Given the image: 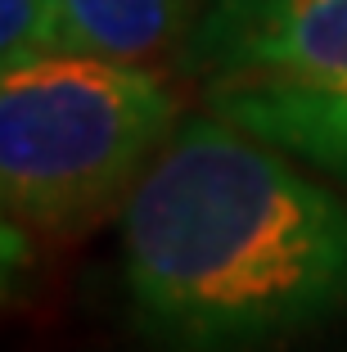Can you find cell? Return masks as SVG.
Returning a JSON list of instances; mask_svg holds the SVG:
<instances>
[{
	"mask_svg": "<svg viewBox=\"0 0 347 352\" xmlns=\"http://www.w3.org/2000/svg\"><path fill=\"white\" fill-rule=\"evenodd\" d=\"M122 276L163 348H271L347 311V204L253 131L190 118L122 204Z\"/></svg>",
	"mask_w": 347,
	"mask_h": 352,
	"instance_id": "obj_1",
	"label": "cell"
},
{
	"mask_svg": "<svg viewBox=\"0 0 347 352\" xmlns=\"http://www.w3.org/2000/svg\"><path fill=\"white\" fill-rule=\"evenodd\" d=\"M181 126L158 68L54 54L0 73V204L27 235L63 239L126 204Z\"/></svg>",
	"mask_w": 347,
	"mask_h": 352,
	"instance_id": "obj_2",
	"label": "cell"
},
{
	"mask_svg": "<svg viewBox=\"0 0 347 352\" xmlns=\"http://www.w3.org/2000/svg\"><path fill=\"white\" fill-rule=\"evenodd\" d=\"M181 63L208 113L347 181V0H203Z\"/></svg>",
	"mask_w": 347,
	"mask_h": 352,
	"instance_id": "obj_3",
	"label": "cell"
},
{
	"mask_svg": "<svg viewBox=\"0 0 347 352\" xmlns=\"http://www.w3.org/2000/svg\"><path fill=\"white\" fill-rule=\"evenodd\" d=\"M63 14L77 54L158 68L167 54L185 50L203 0H63Z\"/></svg>",
	"mask_w": 347,
	"mask_h": 352,
	"instance_id": "obj_4",
	"label": "cell"
},
{
	"mask_svg": "<svg viewBox=\"0 0 347 352\" xmlns=\"http://www.w3.org/2000/svg\"><path fill=\"white\" fill-rule=\"evenodd\" d=\"M68 50L63 0H0V68H27Z\"/></svg>",
	"mask_w": 347,
	"mask_h": 352,
	"instance_id": "obj_5",
	"label": "cell"
}]
</instances>
